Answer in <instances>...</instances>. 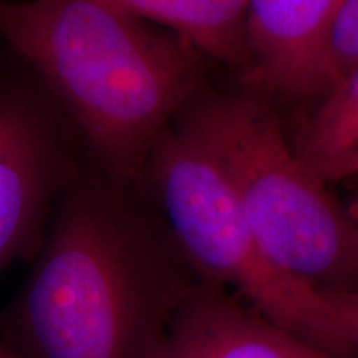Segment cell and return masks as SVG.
I'll return each mask as SVG.
<instances>
[{"instance_id": "52a82bcc", "label": "cell", "mask_w": 358, "mask_h": 358, "mask_svg": "<svg viewBox=\"0 0 358 358\" xmlns=\"http://www.w3.org/2000/svg\"><path fill=\"white\" fill-rule=\"evenodd\" d=\"M343 0H248L245 77L284 96L324 92L320 53Z\"/></svg>"}, {"instance_id": "3957f363", "label": "cell", "mask_w": 358, "mask_h": 358, "mask_svg": "<svg viewBox=\"0 0 358 358\" xmlns=\"http://www.w3.org/2000/svg\"><path fill=\"white\" fill-rule=\"evenodd\" d=\"M181 115L275 266L320 292L358 290V219L289 145L266 105L198 93Z\"/></svg>"}, {"instance_id": "4fadbf2b", "label": "cell", "mask_w": 358, "mask_h": 358, "mask_svg": "<svg viewBox=\"0 0 358 358\" xmlns=\"http://www.w3.org/2000/svg\"><path fill=\"white\" fill-rule=\"evenodd\" d=\"M6 52V45H3V42H2V38H0V57H2V53Z\"/></svg>"}, {"instance_id": "8fae6325", "label": "cell", "mask_w": 358, "mask_h": 358, "mask_svg": "<svg viewBox=\"0 0 358 358\" xmlns=\"http://www.w3.org/2000/svg\"><path fill=\"white\" fill-rule=\"evenodd\" d=\"M324 295L337 310L340 320L345 327L348 338L358 355V290L343 292H324Z\"/></svg>"}, {"instance_id": "5bb4252c", "label": "cell", "mask_w": 358, "mask_h": 358, "mask_svg": "<svg viewBox=\"0 0 358 358\" xmlns=\"http://www.w3.org/2000/svg\"><path fill=\"white\" fill-rule=\"evenodd\" d=\"M352 211H353V214H355V216H357V219H358V208H355V209H352Z\"/></svg>"}, {"instance_id": "6da1fadb", "label": "cell", "mask_w": 358, "mask_h": 358, "mask_svg": "<svg viewBox=\"0 0 358 358\" xmlns=\"http://www.w3.org/2000/svg\"><path fill=\"white\" fill-rule=\"evenodd\" d=\"M124 191L105 176H71L32 271L0 315V345L13 358L153 355L199 277L186 275L166 227Z\"/></svg>"}, {"instance_id": "8992f818", "label": "cell", "mask_w": 358, "mask_h": 358, "mask_svg": "<svg viewBox=\"0 0 358 358\" xmlns=\"http://www.w3.org/2000/svg\"><path fill=\"white\" fill-rule=\"evenodd\" d=\"M150 358H335L264 319L234 294L198 279Z\"/></svg>"}, {"instance_id": "9c48e42d", "label": "cell", "mask_w": 358, "mask_h": 358, "mask_svg": "<svg viewBox=\"0 0 358 358\" xmlns=\"http://www.w3.org/2000/svg\"><path fill=\"white\" fill-rule=\"evenodd\" d=\"M294 145L327 186L358 178V66L325 92Z\"/></svg>"}, {"instance_id": "30bf717a", "label": "cell", "mask_w": 358, "mask_h": 358, "mask_svg": "<svg viewBox=\"0 0 358 358\" xmlns=\"http://www.w3.org/2000/svg\"><path fill=\"white\" fill-rule=\"evenodd\" d=\"M355 66H358V0H343L322 45L320 71L324 92L334 80Z\"/></svg>"}, {"instance_id": "5b68a950", "label": "cell", "mask_w": 358, "mask_h": 358, "mask_svg": "<svg viewBox=\"0 0 358 358\" xmlns=\"http://www.w3.org/2000/svg\"><path fill=\"white\" fill-rule=\"evenodd\" d=\"M66 118L37 77L0 57V271L38 252L48 219L73 171Z\"/></svg>"}, {"instance_id": "277c9868", "label": "cell", "mask_w": 358, "mask_h": 358, "mask_svg": "<svg viewBox=\"0 0 358 358\" xmlns=\"http://www.w3.org/2000/svg\"><path fill=\"white\" fill-rule=\"evenodd\" d=\"M150 179L163 226L199 279L214 282L295 338L335 358H358L324 292L271 261L226 178L181 124L161 134Z\"/></svg>"}, {"instance_id": "7c38bea8", "label": "cell", "mask_w": 358, "mask_h": 358, "mask_svg": "<svg viewBox=\"0 0 358 358\" xmlns=\"http://www.w3.org/2000/svg\"><path fill=\"white\" fill-rule=\"evenodd\" d=\"M0 358H13V357L6 350V348L0 345Z\"/></svg>"}, {"instance_id": "7a4b0ae2", "label": "cell", "mask_w": 358, "mask_h": 358, "mask_svg": "<svg viewBox=\"0 0 358 358\" xmlns=\"http://www.w3.org/2000/svg\"><path fill=\"white\" fill-rule=\"evenodd\" d=\"M0 38L124 189L203 83L189 42L96 0H0Z\"/></svg>"}, {"instance_id": "ba28073f", "label": "cell", "mask_w": 358, "mask_h": 358, "mask_svg": "<svg viewBox=\"0 0 358 358\" xmlns=\"http://www.w3.org/2000/svg\"><path fill=\"white\" fill-rule=\"evenodd\" d=\"M150 22L245 77L248 0H96Z\"/></svg>"}]
</instances>
